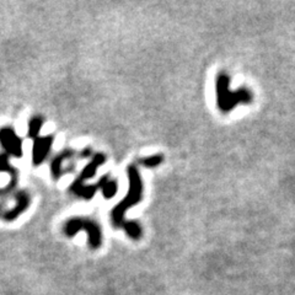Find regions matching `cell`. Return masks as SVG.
Returning a JSON list of instances; mask_svg holds the SVG:
<instances>
[{
    "instance_id": "obj_8",
    "label": "cell",
    "mask_w": 295,
    "mask_h": 295,
    "mask_svg": "<svg viewBox=\"0 0 295 295\" xmlns=\"http://www.w3.org/2000/svg\"><path fill=\"white\" fill-rule=\"evenodd\" d=\"M106 160H107V157L103 153H97V154L92 155L91 160L89 162V164H86L85 168L82 170L79 177L74 181V183L85 184V181L90 180V178L94 177V176L96 175L98 168H100L101 165H103V164L106 163Z\"/></svg>"
},
{
    "instance_id": "obj_7",
    "label": "cell",
    "mask_w": 295,
    "mask_h": 295,
    "mask_svg": "<svg viewBox=\"0 0 295 295\" xmlns=\"http://www.w3.org/2000/svg\"><path fill=\"white\" fill-rule=\"evenodd\" d=\"M110 175H103L101 176L100 180L97 181L96 183L94 184H76V183H71L69 187V192L71 195L80 197V198L85 199V201H90L95 197V195L97 193L98 190L102 189V184L106 181V178L109 177Z\"/></svg>"
},
{
    "instance_id": "obj_4",
    "label": "cell",
    "mask_w": 295,
    "mask_h": 295,
    "mask_svg": "<svg viewBox=\"0 0 295 295\" xmlns=\"http://www.w3.org/2000/svg\"><path fill=\"white\" fill-rule=\"evenodd\" d=\"M0 145L9 156L22 157L23 143L13 127L0 128Z\"/></svg>"
},
{
    "instance_id": "obj_13",
    "label": "cell",
    "mask_w": 295,
    "mask_h": 295,
    "mask_svg": "<svg viewBox=\"0 0 295 295\" xmlns=\"http://www.w3.org/2000/svg\"><path fill=\"white\" fill-rule=\"evenodd\" d=\"M0 172L10 175V177H17V170L11 165L10 156L7 153H0Z\"/></svg>"
},
{
    "instance_id": "obj_1",
    "label": "cell",
    "mask_w": 295,
    "mask_h": 295,
    "mask_svg": "<svg viewBox=\"0 0 295 295\" xmlns=\"http://www.w3.org/2000/svg\"><path fill=\"white\" fill-rule=\"evenodd\" d=\"M128 176V192L126 197L113 207L111 211V222L115 228H122L124 223V214L127 210L134 207L136 204L141 203L143 198V191H144V184L141 177V172L136 165H129L127 168Z\"/></svg>"
},
{
    "instance_id": "obj_3",
    "label": "cell",
    "mask_w": 295,
    "mask_h": 295,
    "mask_svg": "<svg viewBox=\"0 0 295 295\" xmlns=\"http://www.w3.org/2000/svg\"><path fill=\"white\" fill-rule=\"evenodd\" d=\"M79 231H85L88 234L89 246L92 250L100 249L102 245V230L95 220L84 217H73L64 223L63 232L68 237H73Z\"/></svg>"
},
{
    "instance_id": "obj_10",
    "label": "cell",
    "mask_w": 295,
    "mask_h": 295,
    "mask_svg": "<svg viewBox=\"0 0 295 295\" xmlns=\"http://www.w3.org/2000/svg\"><path fill=\"white\" fill-rule=\"evenodd\" d=\"M44 124V120L42 116H34L28 122V137L31 139L38 138L40 137L41 130Z\"/></svg>"
},
{
    "instance_id": "obj_2",
    "label": "cell",
    "mask_w": 295,
    "mask_h": 295,
    "mask_svg": "<svg viewBox=\"0 0 295 295\" xmlns=\"http://www.w3.org/2000/svg\"><path fill=\"white\" fill-rule=\"evenodd\" d=\"M216 95L217 106L219 111L229 113L237 105H247L252 102V92L246 88H240L239 90L232 91L230 89V76L229 74L219 73L216 77Z\"/></svg>"
},
{
    "instance_id": "obj_6",
    "label": "cell",
    "mask_w": 295,
    "mask_h": 295,
    "mask_svg": "<svg viewBox=\"0 0 295 295\" xmlns=\"http://www.w3.org/2000/svg\"><path fill=\"white\" fill-rule=\"evenodd\" d=\"M30 203H31V197H30L28 191H17L16 195H15V205L11 209H8L2 214L3 219L5 222H14V220H16L21 214L28 210Z\"/></svg>"
},
{
    "instance_id": "obj_14",
    "label": "cell",
    "mask_w": 295,
    "mask_h": 295,
    "mask_svg": "<svg viewBox=\"0 0 295 295\" xmlns=\"http://www.w3.org/2000/svg\"><path fill=\"white\" fill-rule=\"evenodd\" d=\"M163 162H164L163 154H154V155H150V156H145V157H143V159H141L142 165H144L145 168H150V169L156 168V166H159Z\"/></svg>"
},
{
    "instance_id": "obj_5",
    "label": "cell",
    "mask_w": 295,
    "mask_h": 295,
    "mask_svg": "<svg viewBox=\"0 0 295 295\" xmlns=\"http://www.w3.org/2000/svg\"><path fill=\"white\" fill-rule=\"evenodd\" d=\"M53 143H55V136L47 134V136L38 137L32 144V164L35 166H40L41 164L46 162L48 155L52 150Z\"/></svg>"
},
{
    "instance_id": "obj_11",
    "label": "cell",
    "mask_w": 295,
    "mask_h": 295,
    "mask_svg": "<svg viewBox=\"0 0 295 295\" xmlns=\"http://www.w3.org/2000/svg\"><path fill=\"white\" fill-rule=\"evenodd\" d=\"M122 229L126 231V234L128 235V237H130L132 240H141L142 235H143V229L141 224L136 220H128L126 222L124 220L123 225H122Z\"/></svg>"
},
{
    "instance_id": "obj_16",
    "label": "cell",
    "mask_w": 295,
    "mask_h": 295,
    "mask_svg": "<svg viewBox=\"0 0 295 295\" xmlns=\"http://www.w3.org/2000/svg\"><path fill=\"white\" fill-rule=\"evenodd\" d=\"M0 213H2V205H0Z\"/></svg>"
},
{
    "instance_id": "obj_9",
    "label": "cell",
    "mask_w": 295,
    "mask_h": 295,
    "mask_svg": "<svg viewBox=\"0 0 295 295\" xmlns=\"http://www.w3.org/2000/svg\"><path fill=\"white\" fill-rule=\"evenodd\" d=\"M74 155H75V151H74L73 149L67 148V149H63L61 153L57 154L56 156L50 160V165H49L50 175H52V177L55 178V180H59V178L63 176V174L65 172V169L63 168L64 162L70 160L71 157H74Z\"/></svg>"
},
{
    "instance_id": "obj_15",
    "label": "cell",
    "mask_w": 295,
    "mask_h": 295,
    "mask_svg": "<svg viewBox=\"0 0 295 295\" xmlns=\"http://www.w3.org/2000/svg\"><path fill=\"white\" fill-rule=\"evenodd\" d=\"M90 156L92 157V150L90 147H85L82 151H80V157H82V159H88V157Z\"/></svg>"
},
{
    "instance_id": "obj_12",
    "label": "cell",
    "mask_w": 295,
    "mask_h": 295,
    "mask_svg": "<svg viewBox=\"0 0 295 295\" xmlns=\"http://www.w3.org/2000/svg\"><path fill=\"white\" fill-rule=\"evenodd\" d=\"M118 191V183L116 180H112V178L109 177L106 178V181L102 184V189H101V192H102V196L105 199H112L113 197L117 195Z\"/></svg>"
}]
</instances>
